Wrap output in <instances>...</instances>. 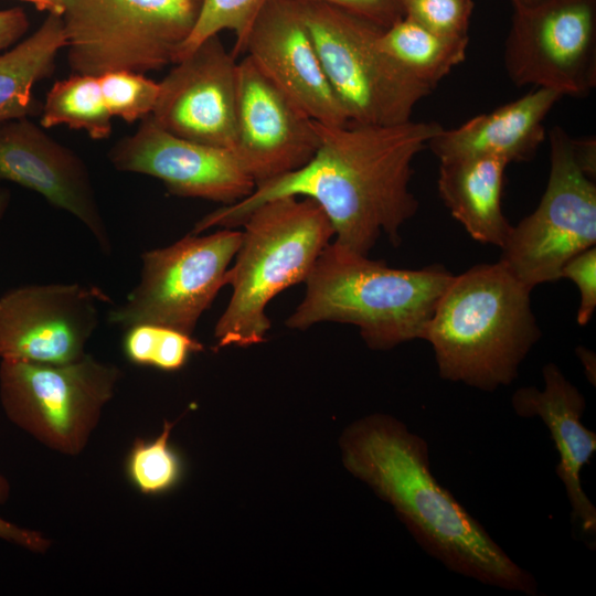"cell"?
I'll return each instance as SVG.
<instances>
[{"instance_id":"obj_1","label":"cell","mask_w":596,"mask_h":596,"mask_svg":"<svg viewBox=\"0 0 596 596\" xmlns=\"http://www.w3.org/2000/svg\"><path fill=\"white\" fill-rule=\"evenodd\" d=\"M316 126L319 146L304 167L258 184L245 199L206 214L192 233L241 226L260 204L297 195L320 205L339 247L368 256L382 234L398 246L400 228L418 209L409 189L413 160L443 127L412 119L395 125L316 121Z\"/></svg>"},{"instance_id":"obj_2","label":"cell","mask_w":596,"mask_h":596,"mask_svg":"<svg viewBox=\"0 0 596 596\" xmlns=\"http://www.w3.org/2000/svg\"><path fill=\"white\" fill-rule=\"evenodd\" d=\"M341 445L348 470L394 508L432 557L479 583L538 595L533 575L435 478L423 437L402 422L376 414L349 427Z\"/></svg>"},{"instance_id":"obj_3","label":"cell","mask_w":596,"mask_h":596,"mask_svg":"<svg viewBox=\"0 0 596 596\" xmlns=\"http://www.w3.org/2000/svg\"><path fill=\"white\" fill-rule=\"evenodd\" d=\"M530 294L500 262L453 276L423 338L439 376L485 392L510 385L541 338Z\"/></svg>"},{"instance_id":"obj_4","label":"cell","mask_w":596,"mask_h":596,"mask_svg":"<svg viewBox=\"0 0 596 596\" xmlns=\"http://www.w3.org/2000/svg\"><path fill=\"white\" fill-rule=\"evenodd\" d=\"M453 276L440 265L391 268L330 243L304 281L305 296L285 324L299 330L320 322L353 324L370 349L391 350L423 340Z\"/></svg>"},{"instance_id":"obj_5","label":"cell","mask_w":596,"mask_h":596,"mask_svg":"<svg viewBox=\"0 0 596 596\" xmlns=\"http://www.w3.org/2000/svg\"><path fill=\"white\" fill-rule=\"evenodd\" d=\"M233 267L232 296L214 329L216 348L262 343L270 329L266 307L279 292L306 280L334 230L318 203L285 195L244 220Z\"/></svg>"},{"instance_id":"obj_6","label":"cell","mask_w":596,"mask_h":596,"mask_svg":"<svg viewBox=\"0 0 596 596\" xmlns=\"http://www.w3.org/2000/svg\"><path fill=\"white\" fill-rule=\"evenodd\" d=\"M550 175L538 207L511 232L499 262L531 290L561 279L563 266L596 244V141L549 132Z\"/></svg>"},{"instance_id":"obj_7","label":"cell","mask_w":596,"mask_h":596,"mask_svg":"<svg viewBox=\"0 0 596 596\" xmlns=\"http://www.w3.org/2000/svg\"><path fill=\"white\" fill-rule=\"evenodd\" d=\"M203 0H64L62 21L72 73L145 74L175 62Z\"/></svg>"},{"instance_id":"obj_8","label":"cell","mask_w":596,"mask_h":596,"mask_svg":"<svg viewBox=\"0 0 596 596\" xmlns=\"http://www.w3.org/2000/svg\"><path fill=\"white\" fill-rule=\"evenodd\" d=\"M296 2L349 123L395 125L411 120L417 103L434 88L381 50L383 29L333 6Z\"/></svg>"},{"instance_id":"obj_9","label":"cell","mask_w":596,"mask_h":596,"mask_svg":"<svg viewBox=\"0 0 596 596\" xmlns=\"http://www.w3.org/2000/svg\"><path fill=\"white\" fill-rule=\"evenodd\" d=\"M119 374L116 366L88 354L67 364L2 360L0 398L15 425L54 449L76 454L111 398Z\"/></svg>"},{"instance_id":"obj_10","label":"cell","mask_w":596,"mask_h":596,"mask_svg":"<svg viewBox=\"0 0 596 596\" xmlns=\"http://www.w3.org/2000/svg\"><path fill=\"white\" fill-rule=\"evenodd\" d=\"M242 240L235 228L175 243L142 254L139 284L108 315L111 324L128 329L150 323L192 334L202 313L227 285V269Z\"/></svg>"},{"instance_id":"obj_11","label":"cell","mask_w":596,"mask_h":596,"mask_svg":"<svg viewBox=\"0 0 596 596\" xmlns=\"http://www.w3.org/2000/svg\"><path fill=\"white\" fill-rule=\"evenodd\" d=\"M503 61L517 86L587 96L596 86V0H545L514 9Z\"/></svg>"},{"instance_id":"obj_12","label":"cell","mask_w":596,"mask_h":596,"mask_svg":"<svg viewBox=\"0 0 596 596\" xmlns=\"http://www.w3.org/2000/svg\"><path fill=\"white\" fill-rule=\"evenodd\" d=\"M100 289L78 284L28 285L0 297V358L67 364L85 355L98 323Z\"/></svg>"},{"instance_id":"obj_13","label":"cell","mask_w":596,"mask_h":596,"mask_svg":"<svg viewBox=\"0 0 596 596\" xmlns=\"http://www.w3.org/2000/svg\"><path fill=\"white\" fill-rule=\"evenodd\" d=\"M318 146L316 121L245 55L237 63L231 150L256 185L304 167Z\"/></svg>"},{"instance_id":"obj_14","label":"cell","mask_w":596,"mask_h":596,"mask_svg":"<svg viewBox=\"0 0 596 596\" xmlns=\"http://www.w3.org/2000/svg\"><path fill=\"white\" fill-rule=\"evenodd\" d=\"M108 158L117 170L157 178L178 196L230 205L256 187L231 149L178 137L150 116L141 119L136 132L118 140Z\"/></svg>"},{"instance_id":"obj_15","label":"cell","mask_w":596,"mask_h":596,"mask_svg":"<svg viewBox=\"0 0 596 596\" xmlns=\"http://www.w3.org/2000/svg\"><path fill=\"white\" fill-rule=\"evenodd\" d=\"M236 57L219 34L174 63L159 83L151 119L162 129L199 143L231 149L234 139Z\"/></svg>"},{"instance_id":"obj_16","label":"cell","mask_w":596,"mask_h":596,"mask_svg":"<svg viewBox=\"0 0 596 596\" xmlns=\"http://www.w3.org/2000/svg\"><path fill=\"white\" fill-rule=\"evenodd\" d=\"M241 53L251 57L313 120L324 125L349 123L296 1L267 0L246 34Z\"/></svg>"},{"instance_id":"obj_17","label":"cell","mask_w":596,"mask_h":596,"mask_svg":"<svg viewBox=\"0 0 596 596\" xmlns=\"http://www.w3.org/2000/svg\"><path fill=\"white\" fill-rule=\"evenodd\" d=\"M0 181L30 189L71 213L91 231L105 253L110 252L109 235L85 163L30 118L0 125Z\"/></svg>"},{"instance_id":"obj_18","label":"cell","mask_w":596,"mask_h":596,"mask_svg":"<svg viewBox=\"0 0 596 596\" xmlns=\"http://www.w3.org/2000/svg\"><path fill=\"white\" fill-rule=\"evenodd\" d=\"M544 386L518 389L511 400L520 417H539L546 426L558 455L555 472L571 505L572 522L583 533H596V508L583 490L581 475L596 451V434L582 422L586 401L555 363L542 369Z\"/></svg>"},{"instance_id":"obj_19","label":"cell","mask_w":596,"mask_h":596,"mask_svg":"<svg viewBox=\"0 0 596 596\" xmlns=\"http://www.w3.org/2000/svg\"><path fill=\"white\" fill-rule=\"evenodd\" d=\"M562 97L536 87L459 127L443 128L428 147L439 161L469 157H497L508 163L529 160L545 139V117Z\"/></svg>"},{"instance_id":"obj_20","label":"cell","mask_w":596,"mask_h":596,"mask_svg":"<svg viewBox=\"0 0 596 596\" xmlns=\"http://www.w3.org/2000/svg\"><path fill=\"white\" fill-rule=\"evenodd\" d=\"M508 164L497 157L441 160L437 180L453 217L475 241L500 248L512 228L501 204Z\"/></svg>"},{"instance_id":"obj_21","label":"cell","mask_w":596,"mask_h":596,"mask_svg":"<svg viewBox=\"0 0 596 596\" xmlns=\"http://www.w3.org/2000/svg\"><path fill=\"white\" fill-rule=\"evenodd\" d=\"M65 46L62 17L49 13L33 34L0 54V125L41 114L33 86L53 74L56 54Z\"/></svg>"},{"instance_id":"obj_22","label":"cell","mask_w":596,"mask_h":596,"mask_svg":"<svg viewBox=\"0 0 596 596\" xmlns=\"http://www.w3.org/2000/svg\"><path fill=\"white\" fill-rule=\"evenodd\" d=\"M469 36H446L403 17L383 29L379 46L416 79L435 88L466 58Z\"/></svg>"},{"instance_id":"obj_23","label":"cell","mask_w":596,"mask_h":596,"mask_svg":"<svg viewBox=\"0 0 596 596\" xmlns=\"http://www.w3.org/2000/svg\"><path fill=\"white\" fill-rule=\"evenodd\" d=\"M109 113L98 76L75 74L57 81L42 104L40 126L66 125L85 130L92 139L102 140L113 131Z\"/></svg>"},{"instance_id":"obj_24","label":"cell","mask_w":596,"mask_h":596,"mask_svg":"<svg viewBox=\"0 0 596 596\" xmlns=\"http://www.w3.org/2000/svg\"><path fill=\"white\" fill-rule=\"evenodd\" d=\"M126 358L134 364L162 371H178L190 355L203 350L202 343L179 330L150 323L127 329L123 341Z\"/></svg>"},{"instance_id":"obj_25","label":"cell","mask_w":596,"mask_h":596,"mask_svg":"<svg viewBox=\"0 0 596 596\" xmlns=\"http://www.w3.org/2000/svg\"><path fill=\"white\" fill-rule=\"evenodd\" d=\"M173 423L164 422L161 434L152 440L136 439L126 460L129 481L143 494L170 491L181 480L183 466L169 443Z\"/></svg>"},{"instance_id":"obj_26","label":"cell","mask_w":596,"mask_h":596,"mask_svg":"<svg viewBox=\"0 0 596 596\" xmlns=\"http://www.w3.org/2000/svg\"><path fill=\"white\" fill-rule=\"evenodd\" d=\"M267 0H203L198 22L181 46L175 62L194 50L205 39L227 30L235 35L232 51L236 57L245 36ZM173 63V64H174Z\"/></svg>"},{"instance_id":"obj_27","label":"cell","mask_w":596,"mask_h":596,"mask_svg":"<svg viewBox=\"0 0 596 596\" xmlns=\"http://www.w3.org/2000/svg\"><path fill=\"white\" fill-rule=\"evenodd\" d=\"M105 104L111 116L127 123L143 119L152 113L159 95V83L142 73L118 70L98 75Z\"/></svg>"},{"instance_id":"obj_28","label":"cell","mask_w":596,"mask_h":596,"mask_svg":"<svg viewBox=\"0 0 596 596\" xmlns=\"http://www.w3.org/2000/svg\"><path fill=\"white\" fill-rule=\"evenodd\" d=\"M404 17L437 34L468 36L473 0H402Z\"/></svg>"},{"instance_id":"obj_29","label":"cell","mask_w":596,"mask_h":596,"mask_svg":"<svg viewBox=\"0 0 596 596\" xmlns=\"http://www.w3.org/2000/svg\"><path fill=\"white\" fill-rule=\"evenodd\" d=\"M561 278L571 279L579 291L577 322L585 326L596 309V247L572 257L562 268Z\"/></svg>"},{"instance_id":"obj_30","label":"cell","mask_w":596,"mask_h":596,"mask_svg":"<svg viewBox=\"0 0 596 596\" xmlns=\"http://www.w3.org/2000/svg\"><path fill=\"white\" fill-rule=\"evenodd\" d=\"M333 6L386 29L404 17L402 0H294Z\"/></svg>"},{"instance_id":"obj_31","label":"cell","mask_w":596,"mask_h":596,"mask_svg":"<svg viewBox=\"0 0 596 596\" xmlns=\"http://www.w3.org/2000/svg\"><path fill=\"white\" fill-rule=\"evenodd\" d=\"M9 487L0 475V504L6 500ZM0 539L21 545L28 550L43 552L47 549V540L39 532L19 528L0 517Z\"/></svg>"},{"instance_id":"obj_32","label":"cell","mask_w":596,"mask_h":596,"mask_svg":"<svg viewBox=\"0 0 596 596\" xmlns=\"http://www.w3.org/2000/svg\"><path fill=\"white\" fill-rule=\"evenodd\" d=\"M29 28V20L20 7L0 10V52L12 46Z\"/></svg>"},{"instance_id":"obj_33","label":"cell","mask_w":596,"mask_h":596,"mask_svg":"<svg viewBox=\"0 0 596 596\" xmlns=\"http://www.w3.org/2000/svg\"><path fill=\"white\" fill-rule=\"evenodd\" d=\"M576 355L578 356L583 368H584V372H585V375L587 377V380L589 381L590 384H593V386H595V383H596V358H595V353L583 347V345H579L576 348Z\"/></svg>"},{"instance_id":"obj_34","label":"cell","mask_w":596,"mask_h":596,"mask_svg":"<svg viewBox=\"0 0 596 596\" xmlns=\"http://www.w3.org/2000/svg\"><path fill=\"white\" fill-rule=\"evenodd\" d=\"M31 2L38 10H45L50 14L61 15L64 11V0H23Z\"/></svg>"},{"instance_id":"obj_35","label":"cell","mask_w":596,"mask_h":596,"mask_svg":"<svg viewBox=\"0 0 596 596\" xmlns=\"http://www.w3.org/2000/svg\"><path fill=\"white\" fill-rule=\"evenodd\" d=\"M10 203V192L0 188V222L3 219Z\"/></svg>"},{"instance_id":"obj_36","label":"cell","mask_w":596,"mask_h":596,"mask_svg":"<svg viewBox=\"0 0 596 596\" xmlns=\"http://www.w3.org/2000/svg\"><path fill=\"white\" fill-rule=\"evenodd\" d=\"M509 1L512 3L513 9H518V8L532 7L545 0H509Z\"/></svg>"}]
</instances>
